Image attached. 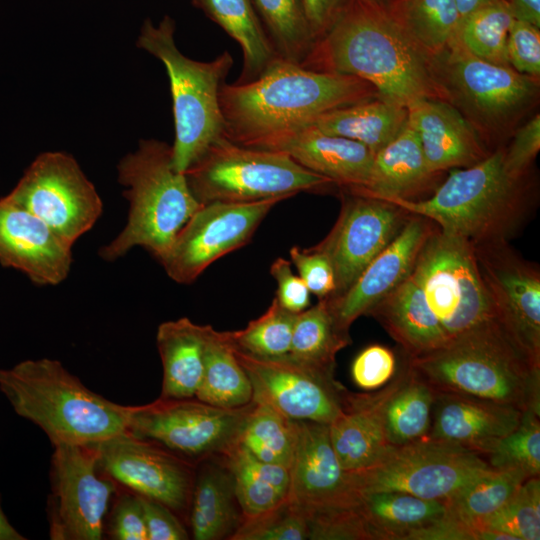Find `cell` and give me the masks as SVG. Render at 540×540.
Instances as JSON below:
<instances>
[{"instance_id": "obj_1", "label": "cell", "mask_w": 540, "mask_h": 540, "mask_svg": "<svg viewBox=\"0 0 540 540\" xmlns=\"http://www.w3.org/2000/svg\"><path fill=\"white\" fill-rule=\"evenodd\" d=\"M301 66L360 78L374 86L379 98L406 108L420 99L443 100L430 55L388 11L361 0L347 2Z\"/></svg>"}, {"instance_id": "obj_2", "label": "cell", "mask_w": 540, "mask_h": 540, "mask_svg": "<svg viewBox=\"0 0 540 540\" xmlns=\"http://www.w3.org/2000/svg\"><path fill=\"white\" fill-rule=\"evenodd\" d=\"M378 97L374 86L360 78L318 72L278 58L251 82L223 84V136L258 147L311 124L325 112Z\"/></svg>"}, {"instance_id": "obj_3", "label": "cell", "mask_w": 540, "mask_h": 540, "mask_svg": "<svg viewBox=\"0 0 540 540\" xmlns=\"http://www.w3.org/2000/svg\"><path fill=\"white\" fill-rule=\"evenodd\" d=\"M0 391L53 445L94 446L128 429L132 406L88 389L58 360L29 359L0 368Z\"/></svg>"}, {"instance_id": "obj_4", "label": "cell", "mask_w": 540, "mask_h": 540, "mask_svg": "<svg viewBox=\"0 0 540 540\" xmlns=\"http://www.w3.org/2000/svg\"><path fill=\"white\" fill-rule=\"evenodd\" d=\"M117 170L129 201L128 219L99 256L111 262L140 246L159 261L201 204L185 174L174 169L172 148L163 141L141 139L137 149L121 159Z\"/></svg>"}, {"instance_id": "obj_5", "label": "cell", "mask_w": 540, "mask_h": 540, "mask_svg": "<svg viewBox=\"0 0 540 540\" xmlns=\"http://www.w3.org/2000/svg\"><path fill=\"white\" fill-rule=\"evenodd\" d=\"M408 364L436 392L472 396L540 413V368L500 326L462 337Z\"/></svg>"}, {"instance_id": "obj_6", "label": "cell", "mask_w": 540, "mask_h": 540, "mask_svg": "<svg viewBox=\"0 0 540 540\" xmlns=\"http://www.w3.org/2000/svg\"><path fill=\"white\" fill-rule=\"evenodd\" d=\"M174 35L175 21L170 16H164L158 25L146 19L137 46L159 59L166 68L175 128L172 164L177 172L185 173L223 136L219 93L234 61L228 51L211 61L188 58L178 49Z\"/></svg>"}, {"instance_id": "obj_7", "label": "cell", "mask_w": 540, "mask_h": 540, "mask_svg": "<svg viewBox=\"0 0 540 540\" xmlns=\"http://www.w3.org/2000/svg\"><path fill=\"white\" fill-rule=\"evenodd\" d=\"M503 155L504 149H497L472 166L452 169L428 199L385 201L472 244L504 240L520 214L522 179L506 172Z\"/></svg>"}, {"instance_id": "obj_8", "label": "cell", "mask_w": 540, "mask_h": 540, "mask_svg": "<svg viewBox=\"0 0 540 540\" xmlns=\"http://www.w3.org/2000/svg\"><path fill=\"white\" fill-rule=\"evenodd\" d=\"M443 100L455 107L484 143L506 136L536 106L539 78L483 61L455 40L430 55Z\"/></svg>"}, {"instance_id": "obj_9", "label": "cell", "mask_w": 540, "mask_h": 540, "mask_svg": "<svg viewBox=\"0 0 540 540\" xmlns=\"http://www.w3.org/2000/svg\"><path fill=\"white\" fill-rule=\"evenodd\" d=\"M184 174L201 205L290 198L333 183L284 152L239 145L224 136L216 139Z\"/></svg>"}, {"instance_id": "obj_10", "label": "cell", "mask_w": 540, "mask_h": 540, "mask_svg": "<svg viewBox=\"0 0 540 540\" xmlns=\"http://www.w3.org/2000/svg\"><path fill=\"white\" fill-rule=\"evenodd\" d=\"M411 275L449 344L500 326L470 241L440 229L433 230L417 256Z\"/></svg>"}, {"instance_id": "obj_11", "label": "cell", "mask_w": 540, "mask_h": 540, "mask_svg": "<svg viewBox=\"0 0 540 540\" xmlns=\"http://www.w3.org/2000/svg\"><path fill=\"white\" fill-rule=\"evenodd\" d=\"M490 468L477 451L425 437L391 446L376 464L351 473L361 494L401 491L426 499L447 500Z\"/></svg>"}, {"instance_id": "obj_12", "label": "cell", "mask_w": 540, "mask_h": 540, "mask_svg": "<svg viewBox=\"0 0 540 540\" xmlns=\"http://www.w3.org/2000/svg\"><path fill=\"white\" fill-rule=\"evenodd\" d=\"M254 402L222 408L195 397L158 398L132 406L128 429L193 463L228 453L237 443Z\"/></svg>"}, {"instance_id": "obj_13", "label": "cell", "mask_w": 540, "mask_h": 540, "mask_svg": "<svg viewBox=\"0 0 540 540\" xmlns=\"http://www.w3.org/2000/svg\"><path fill=\"white\" fill-rule=\"evenodd\" d=\"M6 196L72 246L103 210L99 194L77 161L60 151L38 155Z\"/></svg>"}, {"instance_id": "obj_14", "label": "cell", "mask_w": 540, "mask_h": 540, "mask_svg": "<svg viewBox=\"0 0 540 540\" xmlns=\"http://www.w3.org/2000/svg\"><path fill=\"white\" fill-rule=\"evenodd\" d=\"M284 199L201 205L159 262L173 281L194 282L213 262L245 245L268 212Z\"/></svg>"}, {"instance_id": "obj_15", "label": "cell", "mask_w": 540, "mask_h": 540, "mask_svg": "<svg viewBox=\"0 0 540 540\" xmlns=\"http://www.w3.org/2000/svg\"><path fill=\"white\" fill-rule=\"evenodd\" d=\"M51 458L50 537L100 540L115 485L98 473L93 446L53 445Z\"/></svg>"}, {"instance_id": "obj_16", "label": "cell", "mask_w": 540, "mask_h": 540, "mask_svg": "<svg viewBox=\"0 0 540 540\" xmlns=\"http://www.w3.org/2000/svg\"><path fill=\"white\" fill-rule=\"evenodd\" d=\"M234 347V345H233ZM252 387V401L262 402L293 420L329 425L341 412L347 389L327 373L288 354L264 358L234 347Z\"/></svg>"}, {"instance_id": "obj_17", "label": "cell", "mask_w": 540, "mask_h": 540, "mask_svg": "<svg viewBox=\"0 0 540 540\" xmlns=\"http://www.w3.org/2000/svg\"><path fill=\"white\" fill-rule=\"evenodd\" d=\"M498 322L516 348L540 368V275L505 240L473 244Z\"/></svg>"}, {"instance_id": "obj_18", "label": "cell", "mask_w": 540, "mask_h": 540, "mask_svg": "<svg viewBox=\"0 0 540 540\" xmlns=\"http://www.w3.org/2000/svg\"><path fill=\"white\" fill-rule=\"evenodd\" d=\"M99 469L130 491L188 516L193 463L161 445L125 431L93 446Z\"/></svg>"}, {"instance_id": "obj_19", "label": "cell", "mask_w": 540, "mask_h": 540, "mask_svg": "<svg viewBox=\"0 0 540 540\" xmlns=\"http://www.w3.org/2000/svg\"><path fill=\"white\" fill-rule=\"evenodd\" d=\"M409 213L382 199L348 190L329 234L313 248L330 261L335 291L344 293L367 265L394 239Z\"/></svg>"}, {"instance_id": "obj_20", "label": "cell", "mask_w": 540, "mask_h": 540, "mask_svg": "<svg viewBox=\"0 0 540 540\" xmlns=\"http://www.w3.org/2000/svg\"><path fill=\"white\" fill-rule=\"evenodd\" d=\"M295 421L297 439L287 499L305 518L327 510L358 507L362 494L352 473L344 470L339 462L331 444L329 426Z\"/></svg>"}, {"instance_id": "obj_21", "label": "cell", "mask_w": 540, "mask_h": 540, "mask_svg": "<svg viewBox=\"0 0 540 540\" xmlns=\"http://www.w3.org/2000/svg\"><path fill=\"white\" fill-rule=\"evenodd\" d=\"M431 221L414 214L394 239L367 265L341 295L324 298L338 328L349 334L352 323L394 290L412 272L417 256L433 231Z\"/></svg>"}, {"instance_id": "obj_22", "label": "cell", "mask_w": 540, "mask_h": 540, "mask_svg": "<svg viewBox=\"0 0 540 540\" xmlns=\"http://www.w3.org/2000/svg\"><path fill=\"white\" fill-rule=\"evenodd\" d=\"M72 245L45 222L7 196L0 198V264L33 283L53 286L71 269Z\"/></svg>"}, {"instance_id": "obj_23", "label": "cell", "mask_w": 540, "mask_h": 540, "mask_svg": "<svg viewBox=\"0 0 540 540\" xmlns=\"http://www.w3.org/2000/svg\"><path fill=\"white\" fill-rule=\"evenodd\" d=\"M255 148L284 152L304 168L346 189L365 188L371 178L374 153L368 147L326 134L312 124L273 137Z\"/></svg>"}, {"instance_id": "obj_24", "label": "cell", "mask_w": 540, "mask_h": 540, "mask_svg": "<svg viewBox=\"0 0 540 540\" xmlns=\"http://www.w3.org/2000/svg\"><path fill=\"white\" fill-rule=\"evenodd\" d=\"M401 371L378 391H346L339 415L328 425L333 449L344 470L376 464L389 450L384 427L387 402L400 383Z\"/></svg>"}, {"instance_id": "obj_25", "label": "cell", "mask_w": 540, "mask_h": 540, "mask_svg": "<svg viewBox=\"0 0 540 540\" xmlns=\"http://www.w3.org/2000/svg\"><path fill=\"white\" fill-rule=\"evenodd\" d=\"M407 124L417 134L429 170L472 166L491 152L475 129L447 101L420 99L407 107Z\"/></svg>"}, {"instance_id": "obj_26", "label": "cell", "mask_w": 540, "mask_h": 540, "mask_svg": "<svg viewBox=\"0 0 540 540\" xmlns=\"http://www.w3.org/2000/svg\"><path fill=\"white\" fill-rule=\"evenodd\" d=\"M523 412L472 396L436 392L427 437L459 444L484 456L519 425Z\"/></svg>"}, {"instance_id": "obj_27", "label": "cell", "mask_w": 540, "mask_h": 540, "mask_svg": "<svg viewBox=\"0 0 540 540\" xmlns=\"http://www.w3.org/2000/svg\"><path fill=\"white\" fill-rule=\"evenodd\" d=\"M368 314L380 322L408 358L426 355L449 345L422 289L411 274L376 303Z\"/></svg>"}, {"instance_id": "obj_28", "label": "cell", "mask_w": 540, "mask_h": 540, "mask_svg": "<svg viewBox=\"0 0 540 540\" xmlns=\"http://www.w3.org/2000/svg\"><path fill=\"white\" fill-rule=\"evenodd\" d=\"M188 513L195 540L231 539L242 520L232 472L223 456L199 462Z\"/></svg>"}, {"instance_id": "obj_29", "label": "cell", "mask_w": 540, "mask_h": 540, "mask_svg": "<svg viewBox=\"0 0 540 540\" xmlns=\"http://www.w3.org/2000/svg\"><path fill=\"white\" fill-rule=\"evenodd\" d=\"M437 174L426 163L419 138L407 124L374 154L371 178L365 188L347 189L378 199H412L427 188Z\"/></svg>"}, {"instance_id": "obj_30", "label": "cell", "mask_w": 540, "mask_h": 540, "mask_svg": "<svg viewBox=\"0 0 540 540\" xmlns=\"http://www.w3.org/2000/svg\"><path fill=\"white\" fill-rule=\"evenodd\" d=\"M163 379L160 398H193L204 370V325L183 317L163 322L156 334Z\"/></svg>"}, {"instance_id": "obj_31", "label": "cell", "mask_w": 540, "mask_h": 540, "mask_svg": "<svg viewBox=\"0 0 540 540\" xmlns=\"http://www.w3.org/2000/svg\"><path fill=\"white\" fill-rule=\"evenodd\" d=\"M359 509L372 540H409L413 533L441 519L447 506L446 500L376 491L362 494Z\"/></svg>"}, {"instance_id": "obj_32", "label": "cell", "mask_w": 540, "mask_h": 540, "mask_svg": "<svg viewBox=\"0 0 540 540\" xmlns=\"http://www.w3.org/2000/svg\"><path fill=\"white\" fill-rule=\"evenodd\" d=\"M407 118L406 107L378 97L325 112L311 124L326 134L357 141L375 154L405 128Z\"/></svg>"}, {"instance_id": "obj_33", "label": "cell", "mask_w": 540, "mask_h": 540, "mask_svg": "<svg viewBox=\"0 0 540 540\" xmlns=\"http://www.w3.org/2000/svg\"><path fill=\"white\" fill-rule=\"evenodd\" d=\"M214 22L240 44L243 67L238 84L259 77L280 58L262 27L252 0H193Z\"/></svg>"}, {"instance_id": "obj_34", "label": "cell", "mask_w": 540, "mask_h": 540, "mask_svg": "<svg viewBox=\"0 0 540 540\" xmlns=\"http://www.w3.org/2000/svg\"><path fill=\"white\" fill-rule=\"evenodd\" d=\"M195 398L222 408L252 401L251 383L235 355L229 331L204 325V370Z\"/></svg>"}, {"instance_id": "obj_35", "label": "cell", "mask_w": 540, "mask_h": 540, "mask_svg": "<svg viewBox=\"0 0 540 540\" xmlns=\"http://www.w3.org/2000/svg\"><path fill=\"white\" fill-rule=\"evenodd\" d=\"M223 457L233 475L242 519L267 512L287 499L289 468L261 461L239 443Z\"/></svg>"}, {"instance_id": "obj_36", "label": "cell", "mask_w": 540, "mask_h": 540, "mask_svg": "<svg viewBox=\"0 0 540 540\" xmlns=\"http://www.w3.org/2000/svg\"><path fill=\"white\" fill-rule=\"evenodd\" d=\"M401 380L390 396L384 427L391 446H401L428 436L436 391L406 361Z\"/></svg>"}, {"instance_id": "obj_37", "label": "cell", "mask_w": 540, "mask_h": 540, "mask_svg": "<svg viewBox=\"0 0 540 540\" xmlns=\"http://www.w3.org/2000/svg\"><path fill=\"white\" fill-rule=\"evenodd\" d=\"M351 343L342 332L325 299L296 316L288 355L318 370L334 374L337 353Z\"/></svg>"}, {"instance_id": "obj_38", "label": "cell", "mask_w": 540, "mask_h": 540, "mask_svg": "<svg viewBox=\"0 0 540 540\" xmlns=\"http://www.w3.org/2000/svg\"><path fill=\"white\" fill-rule=\"evenodd\" d=\"M527 478L519 469L490 468L446 500V514L476 530L477 524L507 502Z\"/></svg>"}, {"instance_id": "obj_39", "label": "cell", "mask_w": 540, "mask_h": 540, "mask_svg": "<svg viewBox=\"0 0 540 540\" xmlns=\"http://www.w3.org/2000/svg\"><path fill=\"white\" fill-rule=\"evenodd\" d=\"M388 12L429 55L446 47L460 20L455 0H393Z\"/></svg>"}, {"instance_id": "obj_40", "label": "cell", "mask_w": 540, "mask_h": 540, "mask_svg": "<svg viewBox=\"0 0 540 540\" xmlns=\"http://www.w3.org/2000/svg\"><path fill=\"white\" fill-rule=\"evenodd\" d=\"M296 439L295 420L266 403L254 402L238 443L257 459L290 469Z\"/></svg>"}, {"instance_id": "obj_41", "label": "cell", "mask_w": 540, "mask_h": 540, "mask_svg": "<svg viewBox=\"0 0 540 540\" xmlns=\"http://www.w3.org/2000/svg\"><path fill=\"white\" fill-rule=\"evenodd\" d=\"M514 19L509 3L488 5L460 18L452 39L483 61L511 67L507 37Z\"/></svg>"}, {"instance_id": "obj_42", "label": "cell", "mask_w": 540, "mask_h": 540, "mask_svg": "<svg viewBox=\"0 0 540 540\" xmlns=\"http://www.w3.org/2000/svg\"><path fill=\"white\" fill-rule=\"evenodd\" d=\"M278 54L299 64L310 52L315 38L300 0H252Z\"/></svg>"}, {"instance_id": "obj_43", "label": "cell", "mask_w": 540, "mask_h": 540, "mask_svg": "<svg viewBox=\"0 0 540 540\" xmlns=\"http://www.w3.org/2000/svg\"><path fill=\"white\" fill-rule=\"evenodd\" d=\"M297 314L282 307L276 298L258 318L238 331H229L235 348L257 357L274 358L290 351Z\"/></svg>"}, {"instance_id": "obj_44", "label": "cell", "mask_w": 540, "mask_h": 540, "mask_svg": "<svg viewBox=\"0 0 540 540\" xmlns=\"http://www.w3.org/2000/svg\"><path fill=\"white\" fill-rule=\"evenodd\" d=\"M509 535L513 540L540 539V479L527 478L498 510L475 528Z\"/></svg>"}, {"instance_id": "obj_45", "label": "cell", "mask_w": 540, "mask_h": 540, "mask_svg": "<svg viewBox=\"0 0 540 540\" xmlns=\"http://www.w3.org/2000/svg\"><path fill=\"white\" fill-rule=\"evenodd\" d=\"M540 413L523 412L519 425L484 455L494 469H519L527 477L540 474Z\"/></svg>"}, {"instance_id": "obj_46", "label": "cell", "mask_w": 540, "mask_h": 540, "mask_svg": "<svg viewBox=\"0 0 540 540\" xmlns=\"http://www.w3.org/2000/svg\"><path fill=\"white\" fill-rule=\"evenodd\" d=\"M308 534L305 516L286 499L267 512L242 519L231 540H305Z\"/></svg>"}, {"instance_id": "obj_47", "label": "cell", "mask_w": 540, "mask_h": 540, "mask_svg": "<svg viewBox=\"0 0 540 540\" xmlns=\"http://www.w3.org/2000/svg\"><path fill=\"white\" fill-rule=\"evenodd\" d=\"M306 521L311 540H372L359 506L318 512Z\"/></svg>"}, {"instance_id": "obj_48", "label": "cell", "mask_w": 540, "mask_h": 540, "mask_svg": "<svg viewBox=\"0 0 540 540\" xmlns=\"http://www.w3.org/2000/svg\"><path fill=\"white\" fill-rule=\"evenodd\" d=\"M396 373V357L386 346L373 344L364 348L351 365V377L359 388L374 391L388 384Z\"/></svg>"}, {"instance_id": "obj_49", "label": "cell", "mask_w": 540, "mask_h": 540, "mask_svg": "<svg viewBox=\"0 0 540 540\" xmlns=\"http://www.w3.org/2000/svg\"><path fill=\"white\" fill-rule=\"evenodd\" d=\"M510 66L519 73L540 78V29L514 19L507 37Z\"/></svg>"}, {"instance_id": "obj_50", "label": "cell", "mask_w": 540, "mask_h": 540, "mask_svg": "<svg viewBox=\"0 0 540 540\" xmlns=\"http://www.w3.org/2000/svg\"><path fill=\"white\" fill-rule=\"evenodd\" d=\"M291 262L298 271L310 293L319 299L331 296L335 291V278L332 265L320 251L293 246L290 249Z\"/></svg>"}, {"instance_id": "obj_51", "label": "cell", "mask_w": 540, "mask_h": 540, "mask_svg": "<svg viewBox=\"0 0 540 540\" xmlns=\"http://www.w3.org/2000/svg\"><path fill=\"white\" fill-rule=\"evenodd\" d=\"M540 150V115L537 113L517 128L513 141L504 150L506 172L515 179H522Z\"/></svg>"}, {"instance_id": "obj_52", "label": "cell", "mask_w": 540, "mask_h": 540, "mask_svg": "<svg viewBox=\"0 0 540 540\" xmlns=\"http://www.w3.org/2000/svg\"><path fill=\"white\" fill-rule=\"evenodd\" d=\"M109 535L114 540H148L139 496L130 491L117 498L109 519Z\"/></svg>"}, {"instance_id": "obj_53", "label": "cell", "mask_w": 540, "mask_h": 540, "mask_svg": "<svg viewBox=\"0 0 540 540\" xmlns=\"http://www.w3.org/2000/svg\"><path fill=\"white\" fill-rule=\"evenodd\" d=\"M270 274L277 283L276 299L286 310L298 314L310 305V291L304 281L295 275L291 262L277 258L270 267Z\"/></svg>"}, {"instance_id": "obj_54", "label": "cell", "mask_w": 540, "mask_h": 540, "mask_svg": "<svg viewBox=\"0 0 540 540\" xmlns=\"http://www.w3.org/2000/svg\"><path fill=\"white\" fill-rule=\"evenodd\" d=\"M138 496L143 509L148 540L189 539V533L178 515L169 507L154 499Z\"/></svg>"}, {"instance_id": "obj_55", "label": "cell", "mask_w": 540, "mask_h": 540, "mask_svg": "<svg viewBox=\"0 0 540 540\" xmlns=\"http://www.w3.org/2000/svg\"><path fill=\"white\" fill-rule=\"evenodd\" d=\"M315 40L334 23L349 0H300Z\"/></svg>"}, {"instance_id": "obj_56", "label": "cell", "mask_w": 540, "mask_h": 540, "mask_svg": "<svg viewBox=\"0 0 540 540\" xmlns=\"http://www.w3.org/2000/svg\"><path fill=\"white\" fill-rule=\"evenodd\" d=\"M515 19L540 28V0H508Z\"/></svg>"}, {"instance_id": "obj_57", "label": "cell", "mask_w": 540, "mask_h": 540, "mask_svg": "<svg viewBox=\"0 0 540 540\" xmlns=\"http://www.w3.org/2000/svg\"><path fill=\"white\" fill-rule=\"evenodd\" d=\"M460 18L488 5L508 3V0H455Z\"/></svg>"}, {"instance_id": "obj_58", "label": "cell", "mask_w": 540, "mask_h": 540, "mask_svg": "<svg viewBox=\"0 0 540 540\" xmlns=\"http://www.w3.org/2000/svg\"><path fill=\"white\" fill-rule=\"evenodd\" d=\"M14 526L9 522L0 505V540H25Z\"/></svg>"}, {"instance_id": "obj_59", "label": "cell", "mask_w": 540, "mask_h": 540, "mask_svg": "<svg viewBox=\"0 0 540 540\" xmlns=\"http://www.w3.org/2000/svg\"><path fill=\"white\" fill-rule=\"evenodd\" d=\"M371 6L388 11L393 0H361Z\"/></svg>"}]
</instances>
